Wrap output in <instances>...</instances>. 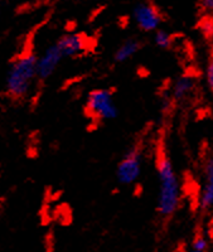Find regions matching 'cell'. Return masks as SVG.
<instances>
[{
    "label": "cell",
    "mask_w": 213,
    "mask_h": 252,
    "mask_svg": "<svg viewBox=\"0 0 213 252\" xmlns=\"http://www.w3.org/2000/svg\"><path fill=\"white\" fill-rule=\"evenodd\" d=\"M206 81H207L210 90L213 92V57L210 60L207 69H206Z\"/></svg>",
    "instance_id": "cell-13"
},
{
    "label": "cell",
    "mask_w": 213,
    "mask_h": 252,
    "mask_svg": "<svg viewBox=\"0 0 213 252\" xmlns=\"http://www.w3.org/2000/svg\"><path fill=\"white\" fill-rule=\"evenodd\" d=\"M208 250V240L205 235L198 233L192 241L189 252H207Z\"/></svg>",
    "instance_id": "cell-12"
},
{
    "label": "cell",
    "mask_w": 213,
    "mask_h": 252,
    "mask_svg": "<svg viewBox=\"0 0 213 252\" xmlns=\"http://www.w3.org/2000/svg\"><path fill=\"white\" fill-rule=\"evenodd\" d=\"M63 61L64 57L61 53L56 42L48 44L40 55H37L38 83H46L47 81L51 80Z\"/></svg>",
    "instance_id": "cell-6"
},
{
    "label": "cell",
    "mask_w": 213,
    "mask_h": 252,
    "mask_svg": "<svg viewBox=\"0 0 213 252\" xmlns=\"http://www.w3.org/2000/svg\"><path fill=\"white\" fill-rule=\"evenodd\" d=\"M202 168V190L199 204L202 211H212L213 209V153L205 158Z\"/></svg>",
    "instance_id": "cell-8"
},
{
    "label": "cell",
    "mask_w": 213,
    "mask_h": 252,
    "mask_svg": "<svg viewBox=\"0 0 213 252\" xmlns=\"http://www.w3.org/2000/svg\"><path fill=\"white\" fill-rule=\"evenodd\" d=\"M155 170L158 177L156 212L161 218H172L181 207V183L174 169L163 138L159 140L155 152Z\"/></svg>",
    "instance_id": "cell-1"
},
{
    "label": "cell",
    "mask_w": 213,
    "mask_h": 252,
    "mask_svg": "<svg viewBox=\"0 0 213 252\" xmlns=\"http://www.w3.org/2000/svg\"><path fill=\"white\" fill-rule=\"evenodd\" d=\"M134 23L144 33H154L163 23V14L160 9L152 1H139L131 13Z\"/></svg>",
    "instance_id": "cell-5"
},
{
    "label": "cell",
    "mask_w": 213,
    "mask_h": 252,
    "mask_svg": "<svg viewBox=\"0 0 213 252\" xmlns=\"http://www.w3.org/2000/svg\"><path fill=\"white\" fill-rule=\"evenodd\" d=\"M56 44L60 48L64 60L77 58L84 56L89 49V38L80 32H68L61 35L56 40Z\"/></svg>",
    "instance_id": "cell-7"
},
{
    "label": "cell",
    "mask_w": 213,
    "mask_h": 252,
    "mask_svg": "<svg viewBox=\"0 0 213 252\" xmlns=\"http://www.w3.org/2000/svg\"><path fill=\"white\" fill-rule=\"evenodd\" d=\"M196 87V78L192 75H182L174 81L172 86V100L174 102H182L192 94Z\"/></svg>",
    "instance_id": "cell-10"
},
{
    "label": "cell",
    "mask_w": 213,
    "mask_h": 252,
    "mask_svg": "<svg viewBox=\"0 0 213 252\" xmlns=\"http://www.w3.org/2000/svg\"><path fill=\"white\" fill-rule=\"evenodd\" d=\"M143 163H144L143 145L136 143L126 150L116 165L115 175L118 183L125 187L138 183L143 172Z\"/></svg>",
    "instance_id": "cell-4"
},
{
    "label": "cell",
    "mask_w": 213,
    "mask_h": 252,
    "mask_svg": "<svg viewBox=\"0 0 213 252\" xmlns=\"http://www.w3.org/2000/svg\"><path fill=\"white\" fill-rule=\"evenodd\" d=\"M143 48V42L136 37H130L124 39L118 46V48L114 52V62L121 64L138 55L140 49Z\"/></svg>",
    "instance_id": "cell-9"
},
{
    "label": "cell",
    "mask_w": 213,
    "mask_h": 252,
    "mask_svg": "<svg viewBox=\"0 0 213 252\" xmlns=\"http://www.w3.org/2000/svg\"><path fill=\"white\" fill-rule=\"evenodd\" d=\"M85 112L90 119L98 123H109L118 119L119 106L114 91L106 87H96L87 94Z\"/></svg>",
    "instance_id": "cell-3"
},
{
    "label": "cell",
    "mask_w": 213,
    "mask_h": 252,
    "mask_svg": "<svg viewBox=\"0 0 213 252\" xmlns=\"http://www.w3.org/2000/svg\"><path fill=\"white\" fill-rule=\"evenodd\" d=\"M199 6H201L202 12L206 14L213 13V0H199Z\"/></svg>",
    "instance_id": "cell-14"
},
{
    "label": "cell",
    "mask_w": 213,
    "mask_h": 252,
    "mask_svg": "<svg viewBox=\"0 0 213 252\" xmlns=\"http://www.w3.org/2000/svg\"><path fill=\"white\" fill-rule=\"evenodd\" d=\"M37 81V55L24 51L9 63L4 77V92L6 97L24 101L32 94Z\"/></svg>",
    "instance_id": "cell-2"
},
{
    "label": "cell",
    "mask_w": 213,
    "mask_h": 252,
    "mask_svg": "<svg viewBox=\"0 0 213 252\" xmlns=\"http://www.w3.org/2000/svg\"><path fill=\"white\" fill-rule=\"evenodd\" d=\"M154 44L160 49H169L174 44V35L164 29H156L154 32Z\"/></svg>",
    "instance_id": "cell-11"
}]
</instances>
